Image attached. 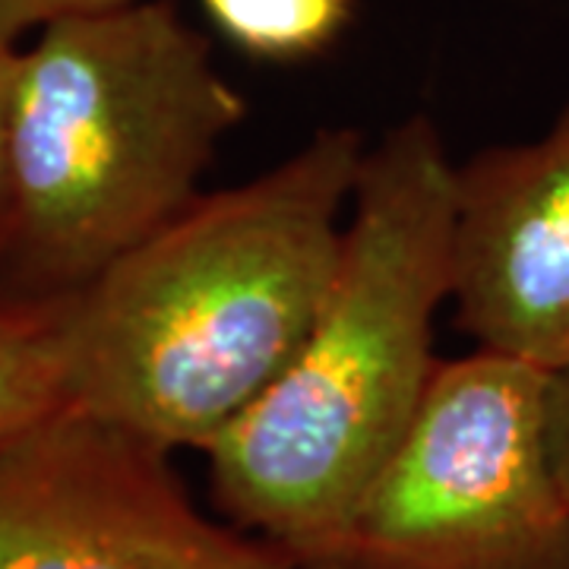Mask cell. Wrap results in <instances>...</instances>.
<instances>
[{"label":"cell","instance_id":"cell-5","mask_svg":"<svg viewBox=\"0 0 569 569\" xmlns=\"http://www.w3.org/2000/svg\"><path fill=\"white\" fill-rule=\"evenodd\" d=\"M0 569H298L212 519L171 452L67 406L0 449Z\"/></svg>","mask_w":569,"mask_h":569},{"label":"cell","instance_id":"cell-3","mask_svg":"<svg viewBox=\"0 0 569 569\" xmlns=\"http://www.w3.org/2000/svg\"><path fill=\"white\" fill-rule=\"evenodd\" d=\"M247 118L212 41L171 0L51 22L17 51L0 263L67 298L178 219Z\"/></svg>","mask_w":569,"mask_h":569},{"label":"cell","instance_id":"cell-4","mask_svg":"<svg viewBox=\"0 0 569 569\" xmlns=\"http://www.w3.org/2000/svg\"><path fill=\"white\" fill-rule=\"evenodd\" d=\"M550 377L485 348L440 361L346 529L307 569H569Z\"/></svg>","mask_w":569,"mask_h":569},{"label":"cell","instance_id":"cell-2","mask_svg":"<svg viewBox=\"0 0 569 569\" xmlns=\"http://www.w3.org/2000/svg\"><path fill=\"white\" fill-rule=\"evenodd\" d=\"M452 200L456 162L430 118L411 114L367 146L307 339L203 452L219 512L298 569L346 529L440 365L433 326L449 305Z\"/></svg>","mask_w":569,"mask_h":569},{"label":"cell","instance_id":"cell-7","mask_svg":"<svg viewBox=\"0 0 569 569\" xmlns=\"http://www.w3.org/2000/svg\"><path fill=\"white\" fill-rule=\"evenodd\" d=\"M61 301L0 291V449L67 408Z\"/></svg>","mask_w":569,"mask_h":569},{"label":"cell","instance_id":"cell-9","mask_svg":"<svg viewBox=\"0 0 569 569\" xmlns=\"http://www.w3.org/2000/svg\"><path fill=\"white\" fill-rule=\"evenodd\" d=\"M123 3L133 0H0V48H17V41L32 29L41 32L51 22L99 13Z\"/></svg>","mask_w":569,"mask_h":569},{"label":"cell","instance_id":"cell-1","mask_svg":"<svg viewBox=\"0 0 569 569\" xmlns=\"http://www.w3.org/2000/svg\"><path fill=\"white\" fill-rule=\"evenodd\" d=\"M365 156L358 130H317L67 295V406L168 452L212 447L317 320Z\"/></svg>","mask_w":569,"mask_h":569},{"label":"cell","instance_id":"cell-8","mask_svg":"<svg viewBox=\"0 0 569 569\" xmlns=\"http://www.w3.org/2000/svg\"><path fill=\"white\" fill-rule=\"evenodd\" d=\"M212 29L263 63H307L342 39L355 0H200Z\"/></svg>","mask_w":569,"mask_h":569},{"label":"cell","instance_id":"cell-10","mask_svg":"<svg viewBox=\"0 0 569 569\" xmlns=\"http://www.w3.org/2000/svg\"><path fill=\"white\" fill-rule=\"evenodd\" d=\"M550 456L560 478V488L569 497V367L550 377Z\"/></svg>","mask_w":569,"mask_h":569},{"label":"cell","instance_id":"cell-11","mask_svg":"<svg viewBox=\"0 0 569 569\" xmlns=\"http://www.w3.org/2000/svg\"><path fill=\"white\" fill-rule=\"evenodd\" d=\"M20 48H0V228L7 216V190H10V92H13V67Z\"/></svg>","mask_w":569,"mask_h":569},{"label":"cell","instance_id":"cell-6","mask_svg":"<svg viewBox=\"0 0 569 569\" xmlns=\"http://www.w3.org/2000/svg\"><path fill=\"white\" fill-rule=\"evenodd\" d=\"M449 305L478 348L569 367V102L538 140L456 164Z\"/></svg>","mask_w":569,"mask_h":569}]
</instances>
